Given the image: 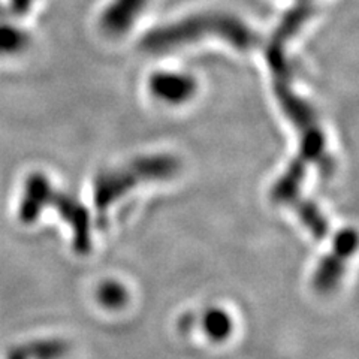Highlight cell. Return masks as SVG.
<instances>
[{"mask_svg": "<svg viewBox=\"0 0 359 359\" xmlns=\"http://www.w3.org/2000/svg\"><path fill=\"white\" fill-rule=\"evenodd\" d=\"M35 4V0H9L8 8H6V13H2L0 11V17L6 18L8 15L11 17H25L29 14L30 8Z\"/></svg>", "mask_w": 359, "mask_h": 359, "instance_id": "obj_14", "label": "cell"}, {"mask_svg": "<svg viewBox=\"0 0 359 359\" xmlns=\"http://www.w3.org/2000/svg\"><path fill=\"white\" fill-rule=\"evenodd\" d=\"M50 189L51 183L43 174L35 172L29 175L18 207L20 222L29 224L39 217L42 210L45 208V198H47Z\"/></svg>", "mask_w": 359, "mask_h": 359, "instance_id": "obj_8", "label": "cell"}, {"mask_svg": "<svg viewBox=\"0 0 359 359\" xmlns=\"http://www.w3.org/2000/svg\"><path fill=\"white\" fill-rule=\"evenodd\" d=\"M151 93L168 104H183L196 92V80L182 72H156L150 78Z\"/></svg>", "mask_w": 359, "mask_h": 359, "instance_id": "obj_6", "label": "cell"}, {"mask_svg": "<svg viewBox=\"0 0 359 359\" xmlns=\"http://www.w3.org/2000/svg\"><path fill=\"white\" fill-rule=\"evenodd\" d=\"M97 298L108 309H118L128 302V290L117 282H107L100 285Z\"/></svg>", "mask_w": 359, "mask_h": 359, "instance_id": "obj_13", "label": "cell"}, {"mask_svg": "<svg viewBox=\"0 0 359 359\" xmlns=\"http://www.w3.org/2000/svg\"><path fill=\"white\" fill-rule=\"evenodd\" d=\"M51 205L60 212L65 222H67L74 229V249L78 253H88L92 249V238H90V219L88 211L80 202L69 195L57 192L53 186L45 198V207Z\"/></svg>", "mask_w": 359, "mask_h": 359, "instance_id": "obj_5", "label": "cell"}, {"mask_svg": "<svg viewBox=\"0 0 359 359\" xmlns=\"http://www.w3.org/2000/svg\"><path fill=\"white\" fill-rule=\"evenodd\" d=\"M30 43L26 30L0 17V57H9L25 51Z\"/></svg>", "mask_w": 359, "mask_h": 359, "instance_id": "obj_10", "label": "cell"}, {"mask_svg": "<svg viewBox=\"0 0 359 359\" xmlns=\"http://www.w3.org/2000/svg\"><path fill=\"white\" fill-rule=\"evenodd\" d=\"M309 18L310 11L306 6L295 5L292 8L268 45L266 59L271 69L276 97L301 137V150L297 157L306 165L316 163L323 172H328L332 170V161L327 153L325 133L313 108L295 92L285 48L286 42L297 35Z\"/></svg>", "mask_w": 359, "mask_h": 359, "instance_id": "obj_1", "label": "cell"}, {"mask_svg": "<svg viewBox=\"0 0 359 359\" xmlns=\"http://www.w3.org/2000/svg\"><path fill=\"white\" fill-rule=\"evenodd\" d=\"M356 249V233L352 229H344L335 238L332 250L320 261L313 277V286L322 294H328L341 282L346 259Z\"/></svg>", "mask_w": 359, "mask_h": 359, "instance_id": "obj_4", "label": "cell"}, {"mask_svg": "<svg viewBox=\"0 0 359 359\" xmlns=\"http://www.w3.org/2000/svg\"><path fill=\"white\" fill-rule=\"evenodd\" d=\"M147 2L149 0H114L100 18L102 29L111 36L123 35L133 26Z\"/></svg>", "mask_w": 359, "mask_h": 359, "instance_id": "obj_7", "label": "cell"}, {"mask_svg": "<svg viewBox=\"0 0 359 359\" xmlns=\"http://www.w3.org/2000/svg\"><path fill=\"white\" fill-rule=\"evenodd\" d=\"M232 327L231 316L222 309H210L202 318V328L212 341L226 340Z\"/></svg>", "mask_w": 359, "mask_h": 359, "instance_id": "obj_12", "label": "cell"}, {"mask_svg": "<svg viewBox=\"0 0 359 359\" xmlns=\"http://www.w3.org/2000/svg\"><path fill=\"white\" fill-rule=\"evenodd\" d=\"M178 171V161L172 156H147L140 157L117 170L100 174L95 182V205L100 210H108L118 198H123L128 190L137 187L144 182L166 180Z\"/></svg>", "mask_w": 359, "mask_h": 359, "instance_id": "obj_3", "label": "cell"}, {"mask_svg": "<svg viewBox=\"0 0 359 359\" xmlns=\"http://www.w3.org/2000/svg\"><path fill=\"white\" fill-rule=\"evenodd\" d=\"M208 35L222 38L232 47L243 51L253 48L257 43L256 33L237 17L222 13H207L187 17L149 32L142 39V48L150 53H168L202 41Z\"/></svg>", "mask_w": 359, "mask_h": 359, "instance_id": "obj_2", "label": "cell"}, {"mask_svg": "<svg viewBox=\"0 0 359 359\" xmlns=\"http://www.w3.org/2000/svg\"><path fill=\"white\" fill-rule=\"evenodd\" d=\"M295 210L304 226L314 235V238H323L328 233V222L320 212V210L313 204L311 201L301 198L297 204L292 207Z\"/></svg>", "mask_w": 359, "mask_h": 359, "instance_id": "obj_11", "label": "cell"}, {"mask_svg": "<svg viewBox=\"0 0 359 359\" xmlns=\"http://www.w3.org/2000/svg\"><path fill=\"white\" fill-rule=\"evenodd\" d=\"M67 352V344L60 340H39L11 349L6 359H60Z\"/></svg>", "mask_w": 359, "mask_h": 359, "instance_id": "obj_9", "label": "cell"}]
</instances>
